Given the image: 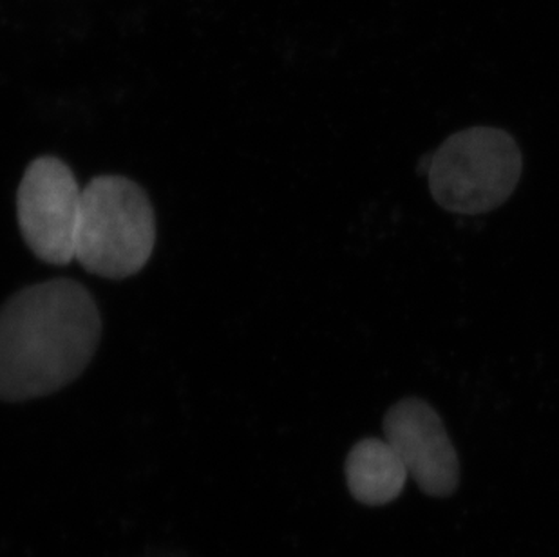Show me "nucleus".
Segmentation results:
<instances>
[{
	"instance_id": "1",
	"label": "nucleus",
	"mask_w": 559,
	"mask_h": 557,
	"mask_svg": "<svg viewBox=\"0 0 559 557\" xmlns=\"http://www.w3.org/2000/svg\"><path fill=\"white\" fill-rule=\"evenodd\" d=\"M100 332L98 306L76 281L53 278L11 295L0 308V400L38 399L79 379Z\"/></svg>"
},
{
	"instance_id": "2",
	"label": "nucleus",
	"mask_w": 559,
	"mask_h": 557,
	"mask_svg": "<svg viewBox=\"0 0 559 557\" xmlns=\"http://www.w3.org/2000/svg\"><path fill=\"white\" fill-rule=\"evenodd\" d=\"M156 242L153 205L140 185L98 176L82 190L74 259L90 274L126 278L147 264Z\"/></svg>"
},
{
	"instance_id": "3",
	"label": "nucleus",
	"mask_w": 559,
	"mask_h": 557,
	"mask_svg": "<svg viewBox=\"0 0 559 557\" xmlns=\"http://www.w3.org/2000/svg\"><path fill=\"white\" fill-rule=\"evenodd\" d=\"M429 190L453 214L478 216L503 205L516 189L523 159L516 140L497 127L454 132L428 154Z\"/></svg>"
},
{
	"instance_id": "4",
	"label": "nucleus",
	"mask_w": 559,
	"mask_h": 557,
	"mask_svg": "<svg viewBox=\"0 0 559 557\" xmlns=\"http://www.w3.org/2000/svg\"><path fill=\"white\" fill-rule=\"evenodd\" d=\"M82 190L71 168L55 156L29 164L16 192L22 237L40 261L63 266L74 259Z\"/></svg>"
},
{
	"instance_id": "5",
	"label": "nucleus",
	"mask_w": 559,
	"mask_h": 557,
	"mask_svg": "<svg viewBox=\"0 0 559 557\" xmlns=\"http://www.w3.org/2000/svg\"><path fill=\"white\" fill-rule=\"evenodd\" d=\"M382 427L385 442L423 493L435 498L453 495L460 482L459 457L442 418L428 402L402 399L388 410Z\"/></svg>"
},
{
	"instance_id": "6",
	"label": "nucleus",
	"mask_w": 559,
	"mask_h": 557,
	"mask_svg": "<svg viewBox=\"0 0 559 557\" xmlns=\"http://www.w3.org/2000/svg\"><path fill=\"white\" fill-rule=\"evenodd\" d=\"M407 469L382 438H365L346 458V482L355 500L370 507L395 501L406 487Z\"/></svg>"
}]
</instances>
